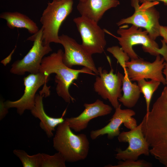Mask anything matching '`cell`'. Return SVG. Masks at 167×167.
I'll list each match as a JSON object with an SVG mask.
<instances>
[{
  "label": "cell",
  "mask_w": 167,
  "mask_h": 167,
  "mask_svg": "<svg viewBox=\"0 0 167 167\" xmlns=\"http://www.w3.org/2000/svg\"><path fill=\"white\" fill-rule=\"evenodd\" d=\"M141 122L150 154L163 164L167 161V80L160 96Z\"/></svg>",
  "instance_id": "cell-1"
},
{
  "label": "cell",
  "mask_w": 167,
  "mask_h": 167,
  "mask_svg": "<svg viewBox=\"0 0 167 167\" xmlns=\"http://www.w3.org/2000/svg\"><path fill=\"white\" fill-rule=\"evenodd\" d=\"M63 53L62 50L59 49L56 52L44 57L41 62L39 72L48 77L52 73L56 74L55 80L57 83V93L65 102L69 103L75 101L69 93V88L79 74L81 73L95 74L84 67L80 69H74L66 66L62 61Z\"/></svg>",
  "instance_id": "cell-2"
},
{
  "label": "cell",
  "mask_w": 167,
  "mask_h": 167,
  "mask_svg": "<svg viewBox=\"0 0 167 167\" xmlns=\"http://www.w3.org/2000/svg\"><path fill=\"white\" fill-rule=\"evenodd\" d=\"M105 33L113 36L118 41L121 48L131 59H137L138 56L133 50V47L135 45H141L143 51L150 54L156 56H162L166 62H167V45L164 40H161L162 47L160 48L158 45L152 39L146 30L142 28L132 25L128 28L120 26L117 36L107 30L104 29Z\"/></svg>",
  "instance_id": "cell-3"
},
{
  "label": "cell",
  "mask_w": 167,
  "mask_h": 167,
  "mask_svg": "<svg viewBox=\"0 0 167 167\" xmlns=\"http://www.w3.org/2000/svg\"><path fill=\"white\" fill-rule=\"evenodd\" d=\"M65 121L57 128L53 146L64 157L66 161L74 162L85 160L89 150V142L84 134H75Z\"/></svg>",
  "instance_id": "cell-4"
},
{
  "label": "cell",
  "mask_w": 167,
  "mask_h": 167,
  "mask_svg": "<svg viewBox=\"0 0 167 167\" xmlns=\"http://www.w3.org/2000/svg\"><path fill=\"white\" fill-rule=\"evenodd\" d=\"M73 5V0H53L47 3L40 19L44 45L52 42L60 44L59 29L63 22L72 11Z\"/></svg>",
  "instance_id": "cell-5"
},
{
  "label": "cell",
  "mask_w": 167,
  "mask_h": 167,
  "mask_svg": "<svg viewBox=\"0 0 167 167\" xmlns=\"http://www.w3.org/2000/svg\"><path fill=\"white\" fill-rule=\"evenodd\" d=\"M131 6L134 8V13L128 17L121 19L116 24L119 26L125 24H131L143 28L150 37L155 40L160 36V13L155 7L159 2H146L141 5L140 0H131Z\"/></svg>",
  "instance_id": "cell-6"
},
{
  "label": "cell",
  "mask_w": 167,
  "mask_h": 167,
  "mask_svg": "<svg viewBox=\"0 0 167 167\" xmlns=\"http://www.w3.org/2000/svg\"><path fill=\"white\" fill-rule=\"evenodd\" d=\"M42 29L27 39L34 42L31 49L21 60L14 62L11 65L10 72L14 74L23 75L28 72L36 74L39 72L42 59L52 51L50 44L44 45L42 40Z\"/></svg>",
  "instance_id": "cell-7"
},
{
  "label": "cell",
  "mask_w": 167,
  "mask_h": 167,
  "mask_svg": "<svg viewBox=\"0 0 167 167\" xmlns=\"http://www.w3.org/2000/svg\"><path fill=\"white\" fill-rule=\"evenodd\" d=\"M49 77L43 73L30 74L24 78L25 86L24 93L22 97L15 101L7 100L4 102L5 106L8 109L16 108L17 113L21 115L26 110H31L34 107L36 93L39 88L44 85L43 88L39 94L43 97L49 96L50 93L49 87L47 86L46 83Z\"/></svg>",
  "instance_id": "cell-8"
},
{
  "label": "cell",
  "mask_w": 167,
  "mask_h": 167,
  "mask_svg": "<svg viewBox=\"0 0 167 167\" xmlns=\"http://www.w3.org/2000/svg\"><path fill=\"white\" fill-rule=\"evenodd\" d=\"M73 21L80 34L84 49L92 55L102 53L106 45L104 29L98 23L83 16L75 18Z\"/></svg>",
  "instance_id": "cell-9"
},
{
  "label": "cell",
  "mask_w": 167,
  "mask_h": 167,
  "mask_svg": "<svg viewBox=\"0 0 167 167\" xmlns=\"http://www.w3.org/2000/svg\"><path fill=\"white\" fill-rule=\"evenodd\" d=\"M160 55L156 56L152 62L138 58L131 59L125 63L126 70L131 81H138L141 79H150L160 82L164 85L167 83L166 78L163 76V70L166 62Z\"/></svg>",
  "instance_id": "cell-10"
},
{
  "label": "cell",
  "mask_w": 167,
  "mask_h": 167,
  "mask_svg": "<svg viewBox=\"0 0 167 167\" xmlns=\"http://www.w3.org/2000/svg\"><path fill=\"white\" fill-rule=\"evenodd\" d=\"M97 69L98 75L93 85L94 90L103 99L108 100L115 109L120 105L118 99L122 96L124 75L119 71L114 74L112 68L109 72L101 67Z\"/></svg>",
  "instance_id": "cell-11"
},
{
  "label": "cell",
  "mask_w": 167,
  "mask_h": 167,
  "mask_svg": "<svg viewBox=\"0 0 167 167\" xmlns=\"http://www.w3.org/2000/svg\"><path fill=\"white\" fill-rule=\"evenodd\" d=\"M120 142H127L129 145L124 150L120 148L116 149L115 158L119 160H138L141 155L149 156L150 148L144 136L142 130V124L127 131H123L118 136Z\"/></svg>",
  "instance_id": "cell-12"
},
{
  "label": "cell",
  "mask_w": 167,
  "mask_h": 167,
  "mask_svg": "<svg viewBox=\"0 0 167 167\" xmlns=\"http://www.w3.org/2000/svg\"><path fill=\"white\" fill-rule=\"evenodd\" d=\"M60 44L64 49L62 57L63 63L67 67L71 68L75 65L84 66L91 70L95 75L98 74L92 55L88 53L73 38L62 34L59 36Z\"/></svg>",
  "instance_id": "cell-13"
},
{
  "label": "cell",
  "mask_w": 167,
  "mask_h": 167,
  "mask_svg": "<svg viewBox=\"0 0 167 167\" xmlns=\"http://www.w3.org/2000/svg\"><path fill=\"white\" fill-rule=\"evenodd\" d=\"M115 109L114 114L106 125L90 132V137L92 139H95L99 136L105 134L109 139L118 136L120 133V127L123 124L130 130L137 126L136 119L132 117L135 115L134 110L130 109H122L121 104Z\"/></svg>",
  "instance_id": "cell-14"
},
{
  "label": "cell",
  "mask_w": 167,
  "mask_h": 167,
  "mask_svg": "<svg viewBox=\"0 0 167 167\" xmlns=\"http://www.w3.org/2000/svg\"><path fill=\"white\" fill-rule=\"evenodd\" d=\"M84 106L85 109L79 115L65 119L71 128L77 132L86 129L92 119L109 114L112 110L111 106L98 99L92 103H84Z\"/></svg>",
  "instance_id": "cell-15"
},
{
  "label": "cell",
  "mask_w": 167,
  "mask_h": 167,
  "mask_svg": "<svg viewBox=\"0 0 167 167\" xmlns=\"http://www.w3.org/2000/svg\"><path fill=\"white\" fill-rule=\"evenodd\" d=\"M120 4L118 0H83L77 8L81 16L98 23L105 12Z\"/></svg>",
  "instance_id": "cell-16"
},
{
  "label": "cell",
  "mask_w": 167,
  "mask_h": 167,
  "mask_svg": "<svg viewBox=\"0 0 167 167\" xmlns=\"http://www.w3.org/2000/svg\"><path fill=\"white\" fill-rule=\"evenodd\" d=\"M43 97L41 95L36 94L35 105L30 111L34 117L40 120V127L45 132L48 137L50 138L53 136V132L55 131V127L65 121V119L63 117L66 110L60 117L55 118L48 116L44 109Z\"/></svg>",
  "instance_id": "cell-17"
},
{
  "label": "cell",
  "mask_w": 167,
  "mask_h": 167,
  "mask_svg": "<svg viewBox=\"0 0 167 167\" xmlns=\"http://www.w3.org/2000/svg\"><path fill=\"white\" fill-rule=\"evenodd\" d=\"M0 18L6 20L7 26L10 29L25 28L33 35L40 30L33 21L26 15L18 12H3L0 14Z\"/></svg>",
  "instance_id": "cell-18"
},
{
  "label": "cell",
  "mask_w": 167,
  "mask_h": 167,
  "mask_svg": "<svg viewBox=\"0 0 167 167\" xmlns=\"http://www.w3.org/2000/svg\"><path fill=\"white\" fill-rule=\"evenodd\" d=\"M125 68L123 69L124 75L122 82L123 94L118 101L125 107L130 108L136 105L141 92L138 84L132 83L129 79Z\"/></svg>",
  "instance_id": "cell-19"
},
{
  "label": "cell",
  "mask_w": 167,
  "mask_h": 167,
  "mask_svg": "<svg viewBox=\"0 0 167 167\" xmlns=\"http://www.w3.org/2000/svg\"><path fill=\"white\" fill-rule=\"evenodd\" d=\"M140 92L142 93L145 99L146 105V113L149 112V106L152 98L154 93L157 89L161 83L157 81L151 79L147 81L141 79L137 81Z\"/></svg>",
  "instance_id": "cell-20"
},
{
  "label": "cell",
  "mask_w": 167,
  "mask_h": 167,
  "mask_svg": "<svg viewBox=\"0 0 167 167\" xmlns=\"http://www.w3.org/2000/svg\"><path fill=\"white\" fill-rule=\"evenodd\" d=\"M13 152L19 158L23 167H41V153L30 156L24 150L20 149H15Z\"/></svg>",
  "instance_id": "cell-21"
},
{
  "label": "cell",
  "mask_w": 167,
  "mask_h": 167,
  "mask_svg": "<svg viewBox=\"0 0 167 167\" xmlns=\"http://www.w3.org/2000/svg\"><path fill=\"white\" fill-rule=\"evenodd\" d=\"M41 167H66V161L63 156L59 152L53 155L42 153Z\"/></svg>",
  "instance_id": "cell-22"
},
{
  "label": "cell",
  "mask_w": 167,
  "mask_h": 167,
  "mask_svg": "<svg viewBox=\"0 0 167 167\" xmlns=\"http://www.w3.org/2000/svg\"><path fill=\"white\" fill-rule=\"evenodd\" d=\"M152 164L143 160H134L131 159L120 161L117 165H109L105 166L108 167H151Z\"/></svg>",
  "instance_id": "cell-23"
},
{
  "label": "cell",
  "mask_w": 167,
  "mask_h": 167,
  "mask_svg": "<svg viewBox=\"0 0 167 167\" xmlns=\"http://www.w3.org/2000/svg\"><path fill=\"white\" fill-rule=\"evenodd\" d=\"M107 50L117 60L123 69L126 68L125 63L128 61L130 58L121 48L117 46H113L107 48Z\"/></svg>",
  "instance_id": "cell-24"
},
{
  "label": "cell",
  "mask_w": 167,
  "mask_h": 167,
  "mask_svg": "<svg viewBox=\"0 0 167 167\" xmlns=\"http://www.w3.org/2000/svg\"><path fill=\"white\" fill-rule=\"evenodd\" d=\"M160 36L163 38L167 45V26H161L160 28ZM166 65L163 72V73H167V62Z\"/></svg>",
  "instance_id": "cell-25"
},
{
  "label": "cell",
  "mask_w": 167,
  "mask_h": 167,
  "mask_svg": "<svg viewBox=\"0 0 167 167\" xmlns=\"http://www.w3.org/2000/svg\"><path fill=\"white\" fill-rule=\"evenodd\" d=\"M5 105L4 102L2 101H0V119L2 120L8 112V109Z\"/></svg>",
  "instance_id": "cell-26"
},
{
  "label": "cell",
  "mask_w": 167,
  "mask_h": 167,
  "mask_svg": "<svg viewBox=\"0 0 167 167\" xmlns=\"http://www.w3.org/2000/svg\"><path fill=\"white\" fill-rule=\"evenodd\" d=\"M154 1H161L163 2L164 4L166 6H167V0H140V3H143L146 2H154Z\"/></svg>",
  "instance_id": "cell-27"
},
{
  "label": "cell",
  "mask_w": 167,
  "mask_h": 167,
  "mask_svg": "<svg viewBox=\"0 0 167 167\" xmlns=\"http://www.w3.org/2000/svg\"><path fill=\"white\" fill-rule=\"evenodd\" d=\"M164 165H165L166 167H167V161L165 162L163 164Z\"/></svg>",
  "instance_id": "cell-28"
},
{
  "label": "cell",
  "mask_w": 167,
  "mask_h": 167,
  "mask_svg": "<svg viewBox=\"0 0 167 167\" xmlns=\"http://www.w3.org/2000/svg\"><path fill=\"white\" fill-rule=\"evenodd\" d=\"M79 0V1H82L83 0Z\"/></svg>",
  "instance_id": "cell-29"
}]
</instances>
